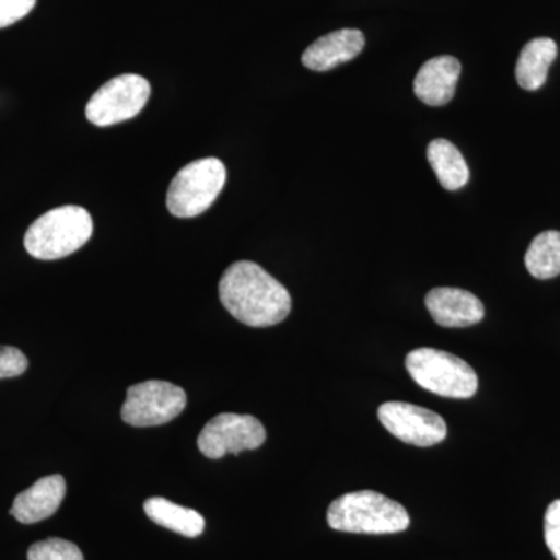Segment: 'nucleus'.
<instances>
[{
	"mask_svg": "<svg viewBox=\"0 0 560 560\" xmlns=\"http://www.w3.org/2000/svg\"><path fill=\"white\" fill-rule=\"evenodd\" d=\"M219 291L221 304L245 326H276L291 312L289 290L254 261L232 264L221 276Z\"/></svg>",
	"mask_w": 560,
	"mask_h": 560,
	"instance_id": "f257e3e1",
	"label": "nucleus"
},
{
	"mask_svg": "<svg viewBox=\"0 0 560 560\" xmlns=\"http://www.w3.org/2000/svg\"><path fill=\"white\" fill-rule=\"evenodd\" d=\"M327 523L331 529L352 534H396L408 529L410 515L397 501L374 492L346 493L330 504Z\"/></svg>",
	"mask_w": 560,
	"mask_h": 560,
	"instance_id": "f03ea898",
	"label": "nucleus"
},
{
	"mask_svg": "<svg viewBox=\"0 0 560 560\" xmlns=\"http://www.w3.org/2000/svg\"><path fill=\"white\" fill-rule=\"evenodd\" d=\"M94 221L80 206H62L44 213L25 232L24 246L39 260H58L91 241Z\"/></svg>",
	"mask_w": 560,
	"mask_h": 560,
	"instance_id": "7ed1b4c3",
	"label": "nucleus"
},
{
	"mask_svg": "<svg viewBox=\"0 0 560 560\" xmlns=\"http://www.w3.org/2000/svg\"><path fill=\"white\" fill-rule=\"evenodd\" d=\"M407 370L420 388L447 399H470L478 375L466 361L440 349L419 348L408 353Z\"/></svg>",
	"mask_w": 560,
	"mask_h": 560,
	"instance_id": "20e7f679",
	"label": "nucleus"
},
{
	"mask_svg": "<svg viewBox=\"0 0 560 560\" xmlns=\"http://www.w3.org/2000/svg\"><path fill=\"white\" fill-rule=\"evenodd\" d=\"M226 184V167L217 158H205L187 164L176 173L167 191V209L178 219L201 215Z\"/></svg>",
	"mask_w": 560,
	"mask_h": 560,
	"instance_id": "39448f33",
	"label": "nucleus"
},
{
	"mask_svg": "<svg viewBox=\"0 0 560 560\" xmlns=\"http://www.w3.org/2000/svg\"><path fill=\"white\" fill-rule=\"evenodd\" d=\"M186 407V390L173 383L149 381L128 388L120 416L128 425L143 429L172 422Z\"/></svg>",
	"mask_w": 560,
	"mask_h": 560,
	"instance_id": "423d86ee",
	"label": "nucleus"
},
{
	"mask_svg": "<svg viewBox=\"0 0 560 560\" xmlns=\"http://www.w3.org/2000/svg\"><path fill=\"white\" fill-rule=\"evenodd\" d=\"M151 94L149 80L125 73L103 84L86 105V117L97 127H110L138 116Z\"/></svg>",
	"mask_w": 560,
	"mask_h": 560,
	"instance_id": "0eeeda50",
	"label": "nucleus"
},
{
	"mask_svg": "<svg viewBox=\"0 0 560 560\" xmlns=\"http://www.w3.org/2000/svg\"><path fill=\"white\" fill-rule=\"evenodd\" d=\"M267 441V430L259 419L249 415L223 412L206 423L198 436V448L206 458L220 459L228 453L238 455L256 451Z\"/></svg>",
	"mask_w": 560,
	"mask_h": 560,
	"instance_id": "6e6552de",
	"label": "nucleus"
},
{
	"mask_svg": "<svg viewBox=\"0 0 560 560\" xmlns=\"http://www.w3.org/2000/svg\"><path fill=\"white\" fill-rule=\"evenodd\" d=\"M378 420L397 440L418 447H431L447 438L444 418L418 405L386 401L378 408Z\"/></svg>",
	"mask_w": 560,
	"mask_h": 560,
	"instance_id": "1a4fd4ad",
	"label": "nucleus"
},
{
	"mask_svg": "<svg viewBox=\"0 0 560 560\" xmlns=\"http://www.w3.org/2000/svg\"><path fill=\"white\" fill-rule=\"evenodd\" d=\"M431 318L442 327H470L485 318V305L470 291L440 287L425 298Z\"/></svg>",
	"mask_w": 560,
	"mask_h": 560,
	"instance_id": "9d476101",
	"label": "nucleus"
},
{
	"mask_svg": "<svg viewBox=\"0 0 560 560\" xmlns=\"http://www.w3.org/2000/svg\"><path fill=\"white\" fill-rule=\"evenodd\" d=\"M364 49V35L355 28H342L320 36L302 54V65L315 72H327L352 61Z\"/></svg>",
	"mask_w": 560,
	"mask_h": 560,
	"instance_id": "9b49d317",
	"label": "nucleus"
},
{
	"mask_svg": "<svg viewBox=\"0 0 560 560\" xmlns=\"http://www.w3.org/2000/svg\"><path fill=\"white\" fill-rule=\"evenodd\" d=\"M66 495V480L61 475L40 478L14 499L11 515L24 525H33L51 517Z\"/></svg>",
	"mask_w": 560,
	"mask_h": 560,
	"instance_id": "f8f14e48",
	"label": "nucleus"
},
{
	"mask_svg": "<svg viewBox=\"0 0 560 560\" xmlns=\"http://www.w3.org/2000/svg\"><path fill=\"white\" fill-rule=\"evenodd\" d=\"M460 77V62L455 57L431 58L420 68L415 80V94L429 106H444L455 97Z\"/></svg>",
	"mask_w": 560,
	"mask_h": 560,
	"instance_id": "ddd939ff",
	"label": "nucleus"
},
{
	"mask_svg": "<svg viewBox=\"0 0 560 560\" xmlns=\"http://www.w3.org/2000/svg\"><path fill=\"white\" fill-rule=\"evenodd\" d=\"M558 57V44L551 38L529 40L518 57L515 77L518 84L526 91H537L548 79V70Z\"/></svg>",
	"mask_w": 560,
	"mask_h": 560,
	"instance_id": "4468645a",
	"label": "nucleus"
},
{
	"mask_svg": "<svg viewBox=\"0 0 560 560\" xmlns=\"http://www.w3.org/2000/svg\"><path fill=\"white\" fill-rule=\"evenodd\" d=\"M147 517L150 521L178 533L180 536L198 537L205 530L206 522L200 512L189 510V508L179 506L172 501L162 499V497H153L143 504Z\"/></svg>",
	"mask_w": 560,
	"mask_h": 560,
	"instance_id": "2eb2a0df",
	"label": "nucleus"
},
{
	"mask_svg": "<svg viewBox=\"0 0 560 560\" xmlns=\"http://www.w3.org/2000/svg\"><path fill=\"white\" fill-rule=\"evenodd\" d=\"M427 158L444 189L458 190L469 183L470 172L466 160L451 140H433L427 149Z\"/></svg>",
	"mask_w": 560,
	"mask_h": 560,
	"instance_id": "dca6fc26",
	"label": "nucleus"
},
{
	"mask_svg": "<svg viewBox=\"0 0 560 560\" xmlns=\"http://www.w3.org/2000/svg\"><path fill=\"white\" fill-rule=\"evenodd\" d=\"M526 270L533 278L547 280L560 275V232H541L530 243L525 256Z\"/></svg>",
	"mask_w": 560,
	"mask_h": 560,
	"instance_id": "f3484780",
	"label": "nucleus"
},
{
	"mask_svg": "<svg viewBox=\"0 0 560 560\" xmlns=\"http://www.w3.org/2000/svg\"><path fill=\"white\" fill-rule=\"evenodd\" d=\"M28 560H84L83 552L72 541L50 537L36 541L27 552Z\"/></svg>",
	"mask_w": 560,
	"mask_h": 560,
	"instance_id": "a211bd4d",
	"label": "nucleus"
},
{
	"mask_svg": "<svg viewBox=\"0 0 560 560\" xmlns=\"http://www.w3.org/2000/svg\"><path fill=\"white\" fill-rule=\"evenodd\" d=\"M28 368V360L18 348L0 346V381L20 377Z\"/></svg>",
	"mask_w": 560,
	"mask_h": 560,
	"instance_id": "6ab92c4d",
	"label": "nucleus"
},
{
	"mask_svg": "<svg viewBox=\"0 0 560 560\" xmlns=\"http://www.w3.org/2000/svg\"><path fill=\"white\" fill-rule=\"evenodd\" d=\"M545 541L555 559L560 560V500L552 501L545 514Z\"/></svg>",
	"mask_w": 560,
	"mask_h": 560,
	"instance_id": "aec40b11",
	"label": "nucleus"
},
{
	"mask_svg": "<svg viewBox=\"0 0 560 560\" xmlns=\"http://www.w3.org/2000/svg\"><path fill=\"white\" fill-rule=\"evenodd\" d=\"M35 5L36 0H0V28L24 20Z\"/></svg>",
	"mask_w": 560,
	"mask_h": 560,
	"instance_id": "412c9836",
	"label": "nucleus"
}]
</instances>
